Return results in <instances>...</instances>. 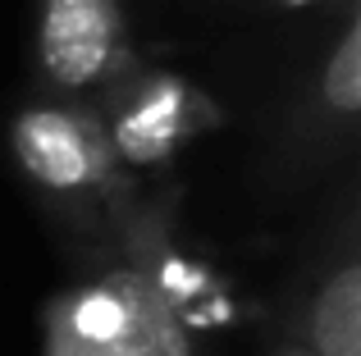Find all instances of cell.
I'll list each match as a JSON object with an SVG mask.
<instances>
[{
  "instance_id": "cell-3",
  "label": "cell",
  "mask_w": 361,
  "mask_h": 356,
  "mask_svg": "<svg viewBox=\"0 0 361 356\" xmlns=\"http://www.w3.org/2000/svg\"><path fill=\"white\" fill-rule=\"evenodd\" d=\"M156 338H183V324L156 279L128 260L101 265L46 306V356H123Z\"/></svg>"
},
{
  "instance_id": "cell-4",
  "label": "cell",
  "mask_w": 361,
  "mask_h": 356,
  "mask_svg": "<svg viewBox=\"0 0 361 356\" xmlns=\"http://www.w3.org/2000/svg\"><path fill=\"white\" fill-rule=\"evenodd\" d=\"M357 119H361V9L357 0H348V5H338L334 46L325 51L311 87L302 91L288 137L274 151L283 192H293L302 178H311L334 155H343L357 137Z\"/></svg>"
},
{
  "instance_id": "cell-5",
  "label": "cell",
  "mask_w": 361,
  "mask_h": 356,
  "mask_svg": "<svg viewBox=\"0 0 361 356\" xmlns=\"http://www.w3.org/2000/svg\"><path fill=\"white\" fill-rule=\"evenodd\" d=\"M97 115L110 137V151L128 174L169 165L206 124H215L211 101L192 82L147 64L101 101Z\"/></svg>"
},
{
  "instance_id": "cell-8",
  "label": "cell",
  "mask_w": 361,
  "mask_h": 356,
  "mask_svg": "<svg viewBox=\"0 0 361 356\" xmlns=\"http://www.w3.org/2000/svg\"><path fill=\"white\" fill-rule=\"evenodd\" d=\"M270 356H311V352L298 343V333H288V338H283V343H279V348H274Z\"/></svg>"
},
{
  "instance_id": "cell-7",
  "label": "cell",
  "mask_w": 361,
  "mask_h": 356,
  "mask_svg": "<svg viewBox=\"0 0 361 356\" xmlns=\"http://www.w3.org/2000/svg\"><path fill=\"white\" fill-rule=\"evenodd\" d=\"M274 9H311V5H348V0H270Z\"/></svg>"
},
{
  "instance_id": "cell-2",
  "label": "cell",
  "mask_w": 361,
  "mask_h": 356,
  "mask_svg": "<svg viewBox=\"0 0 361 356\" xmlns=\"http://www.w3.org/2000/svg\"><path fill=\"white\" fill-rule=\"evenodd\" d=\"M32 69L37 96L101 106L142 69L123 0H37Z\"/></svg>"
},
{
  "instance_id": "cell-1",
  "label": "cell",
  "mask_w": 361,
  "mask_h": 356,
  "mask_svg": "<svg viewBox=\"0 0 361 356\" xmlns=\"http://www.w3.org/2000/svg\"><path fill=\"white\" fill-rule=\"evenodd\" d=\"M9 151L27 187L73 233L97 242L106 265L165 233V220L147 210L137 183L110 151L97 106L32 96L9 119Z\"/></svg>"
},
{
  "instance_id": "cell-6",
  "label": "cell",
  "mask_w": 361,
  "mask_h": 356,
  "mask_svg": "<svg viewBox=\"0 0 361 356\" xmlns=\"http://www.w3.org/2000/svg\"><path fill=\"white\" fill-rule=\"evenodd\" d=\"M298 343L311 356H361V247L353 205L343 210L325 265L307 288Z\"/></svg>"
}]
</instances>
